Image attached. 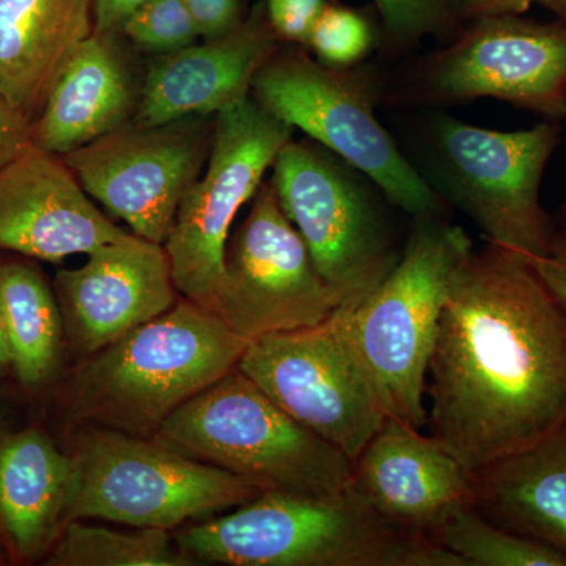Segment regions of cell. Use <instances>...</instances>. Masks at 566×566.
I'll list each match as a JSON object with an SVG mask.
<instances>
[{
  "label": "cell",
  "instance_id": "35",
  "mask_svg": "<svg viewBox=\"0 0 566 566\" xmlns=\"http://www.w3.org/2000/svg\"><path fill=\"white\" fill-rule=\"evenodd\" d=\"M13 375H11V357L9 340H7L6 322H3L2 303H0V386L11 389ZM14 394V392H13Z\"/></svg>",
  "mask_w": 566,
  "mask_h": 566
},
{
  "label": "cell",
  "instance_id": "12",
  "mask_svg": "<svg viewBox=\"0 0 566 566\" xmlns=\"http://www.w3.org/2000/svg\"><path fill=\"white\" fill-rule=\"evenodd\" d=\"M294 129L255 99L216 115L205 174L182 197L164 243L182 297L210 307L223 274V256L238 211L253 199Z\"/></svg>",
  "mask_w": 566,
  "mask_h": 566
},
{
  "label": "cell",
  "instance_id": "11",
  "mask_svg": "<svg viewBox=\"0 0 566 566\" xmlns=\"http://www.w3.org/2000/svg\"><path fill=\"white\" fill-rule=\"evenodd\" d=\"M237 368L352 463L386 423L354 349L348 308L315 326L253 338Z\"/></svg>",
  "mask_w": 566,
  "mask_h": 566
},
{
  "label": "cell",
  "instance_id": "24",
  "mask_svg": "<svg viewBox=\"0 0 566 566\" xmlns=\"http://www.w3.org/2000/svg\"><path fill=\"white\" fill-rule=\"evenodd\" d=\"M46 566H191L170 531L118 532L84 520L65 524L43 564Z\"/></svg>",
  "mask_w": 566,
  "mask_h": 566
},
{
  "label": "cell",
  "instance_id": "4",
  "mask_svg": "<svg viewBox=\"0 0 566 566\" xmlns=\"http://www.w3.org/2000/svg\"><path fill=\"white\" fill-rule=\"evenodd\" d=\"M196 564L465 566L430 538L392 526L349 483L327 495L263 491L234 512L174 534Z\"/></svg>",
  "mask_w": 566,
  "mask_h": 566
},
{
  "label": "cell",
  "instance_id": "2",
  "mask_svg": "<svg viewBox=\"0 0 566 566\" xmlns=\"http://www.w3.org/2000/svg\"><path fill=\"white\" fill-rule=\"evenodd\" d=\"M249 344L181 296L166 314L74 360L36 417L59 431L98 427L155 438L178 408L234 370Z\"/></svg>",
  "mask_w": 566,
  "mask_h": 566
},
{
  "label": "cell",
  "instance_id": "34",
  "mask_svg": "<svg viewBox=\"0 0 566 566\" xmlns=\"http://www.w3.org/2000/svg\"><path fill=\"white\" fill-rule=\"evenodd\" d=\"M528 260L542 281L546 283L547 289L566 305V253L556 252L545 259L528 256Z\"/></svg>",
  "mask_w": 566,
  "mask_h": 566
},
{
  "label": "cell",
  "instance_id": "32",
  "mask_svg": "<svg viewBox=\"0 0 566 566\" xmlns=\"http://www.w3.org/2000/svg\"><path fill=\"white\" fill-rule=\"evenodd\" d=\"M32 145V122L0 95V169Z\"/></svg>",
  "mask_w": 566,
  "mask_h": 566
},
{
  "label": "cell",
  "instance_id": "23",
  "mask_svg": "<svg viewBox=\"0 0 566 566\" xmlns=\"http://www.w3.org/2000/svg\"><path fill=\"white\" fill-rule=\"evenodd\" d=\"M0 303L11 357V389L40 409L65 370V329L54 286L33 259L0 256Z\"/></svg>",
  "mask_w": 566,
  "mask_h": 566
},
{
  "label": "cell",
  "instance_id": "21",
  "mask_svg": "<svg viewBox=\"0 0 566 566\" xmlns=\"http://www.w3.org/2000/svg\"><path fill=\"white\" fill-rule=\"evenodd\" d=\"M93 33V0H0V95L33 123L52 82Z\"/></svg>",
  "mask_w": 566,
  "mask_h": 566
},
{
  "label": "cell",
  "instance_id": "3",
  "mask_svg": "<svg viewBox=\"0 0 566 566\" xmlns=\"http://www.w3.org/2000/svg\"><path fill=\"white\" fill-rule=\"evenodd\" d=\"M394 134L417 174L447 205L468 216L488 243L535 259L553 255L556 219L539 202L560 122L495 132L439 109H406Z\"/></svg>",
  "mask_w": 566,
  "mask_h": 566
},
{
  "label": "cell",
  "instance_id": "17",
  "mask_svg": "<svg viewBox=\"0 0 566 566\" xmlns=\"http://www.w3.org/2000/svg\"><path fill=\"white\" fill-rule=\"evenodd\" d=\"M282 44L264 2L256 3L232 32L156 55L133 120L163 125L232 109L251 98L253 77Z\"/></svg>",
  "mask_w": 566,
  "mask_h": 566
},
{
  "label": "cell",
  "instance_id": "1",
  "mask_svg": "<svg viewBox=\"0 0 566 566\" xmlns=\"http://www.w3.org/2000/svg\"><path fill=\"white\" fill-rule=\"evenodd\" d=\"M428 371L430 433L474 475L566 422V305L528 256L474 249L450 285Z\"/></svg>",
  "mask_w": 566,
  "mask_h": 566
},
{
  "label": "cell",
  "instance_id": "10",
  "mask_svg": "<svg viewBox=\"0 0 566 566\" xmlns=\"http://www.w3.org/2000/svg\"><path fill=\"white\" fill-rule=\"evenodd\" d=\"M155 439L262 491L327 495L352 483V461L238 368L178 408Z\"/></svg>",
  "mask_w": 566,
  "mask_h": 566
},
{
  "label": "cell",
  "instance_id": "14",
  "mask_svg": "<svg viewBox=\"0 0 566 566\" xmlns=\"http://www.w3.org/2000/svg\"><path fill=\"white\" fill-rule=\"evenodd\" d=\"M335 308L337 300L315 270L273 185L262 182L248 218L227 243L221 285L207 311L253 340L315 326Z\"/></svg>",
  "mask_w": 566,
  "mask_h": 566
},
{
  "label": "cell",
  "instance_id": "30",
  "mask_svg": "<svg viewBox=\"0 0 566 566\" xmlns=\"http://www.w3.org/2000/svg\"><path fill=\"white\" fill-rule=\"evenodd\" d=\"M449 3L463 24L479 18L523 14L535 3L546 7L556 14L557 20L566 22V0H449Z\"/></svg>",
  "mask_w": 566,
  "mask_h": 566
},
{
  "label": "cell",
  "instance_id": "9",
  "mask_svg": "<svg viewBox=\"0 0 566 566\" xmlns=\"http://www.w3.org/2000/svg\"><path fill=\"white\" fill-rule=\"evenodd\" d=\"M482 98L565 120L566 22L521 14L479 18L438 50L398 69L386 66V109H441Z\"/></svg>",
  "mask_w": 566,
  "mask_h": 566
},
{
  "label": "cell",
  "instance_id": "28",
  "mask_svg": "<svg viewBox=\"0 0 566 566\" xmlns=\"http://www.w3.org/2000/svg\"><path fill=\"white\" fill-rule=\"evenodd\" d=\"M120 35L156 55L191 46L200 36L185 0H145L123 22Z\"/></svg>",
  "mask_w": 566,
  "mask_h": 566
},
{
  "label": "cell",
  "instance_id": "5",
  "mask_svg": "<svg viewBox=\"0 0 566 566\" xmlns=\"http://www.w3.org/2000/svg\"><path fill=\"white\" fill-rule=\"evenodd\" d=\"M386 65L333 69L283 43L253 77L251 96L293 129L353 164L411 219L449 218V205L417 174L379 122Z\"/></svg>",
  "mask_w": 566,
  "mask_h": 566
},
{
  "label": "cell",
  "instance_id": "16",
  "mask_svg": "<svg viewBox=\"0 0 566 566\" xmlns=\"http://www.w3.org/2000/svg\"><path fill=\"white\" fill-rule=\"evenodd\" d=\"M62 156L32 145L0 169V252L59 263L126 237Z\"/></svg>",
  "mask_w": 566,
  "mask_h": 566
},
{
  "label": "cell",
  "instance_id": "6",
  "mask_svg": "<svg viewBox=\"0 0 566 566\" xmlns=\"http://www.w3.org/2000/svg\"><path fill=\"white\" fill-rule=\"evenodd\" d=\"M70 460L65 521L102 520L174 532L263 493L243 476L155 438L98 427L52 433Z\"/></svg>",
  "mask_w": 566,
  "mask_h": 566
},
{
  "label": "cell",
  "instance_id": "36",
  "mask_svg": "<svg viewBox=\"0 0 566 566\" xmlns=\"http://www.w3.org/2000/svg\"><path fill=\"white\" fill-rule=\"evenodd\" d=\"M20 401V398L11 392L10 389L0 386V431L20 424L17 422V416H14V409H18L17 405Z\"/></svg>",
  "mask_w": 566,
  "mask_h": 566
},
{
  "label": "cell",
  "instance_id": "37",
  "mask_svg": "<svg viewBox=\"0 0 566 566\" xmlns=\"http://www.w3.org/2000/svg\"><path fill=\"white\" fill-rule=\"evenodd\" d=\"M556 219V245H554V252H565L566 253V200L565 203L562 205L560 211H558Z\"/></svg>",
  "mask_w": 566,
  "mask_h": 566
},
{
  "label": "cell",
  "instance_id": "26",
  "mask_svg": "<svg viewBox=\"0 0 566 566\" xmlns=\"http://www.w3.org/2000/svg\"><path fill=\"white\" fill-rule=\"evenodd\" d=\"M375 6L382 21L379 54L387 61L409 54L424 36L449 43L464 25L449 0H375Z\"/></svg>",
  "mask_w": 566,
  "mask_h": 566
},
{
  "label": "cell",
  "instance_id": "13",
  "mask_svg": "<svg viewBox=\"0 0 566 566\" xmlns=\"http://www.w3.org/2000/svg\"><path fill=\"white\" fill-rule=\"evenodd\" d=\"M214 122L202 115L163 125L129 120L62 158L109 214L164 245L182 197L207 166Z\"/></svg>",
  "mask_w": 566,
  "mask_h": 566
},
{
  "label": "cell",
  "instance_id": "33",
  "mask_svg": "<svg viewBox=\"0 0 566 566\" xmlns=\"http://www.w3.org/2000/svg\"><path fill=\"white\" fill-rule=\"evenodd\" d=\"M144 2L145 0H93V32L120 33L123 22Z\"/></svg>",
  "mask_w": 566,
  "mask_h": 566
},
{
  "label": "cell",
  "instance_id": "22",
  "mask_svg": "<svg viewBox=\"0 0 566 566\" xmlns=\"http://www.w3.org/2000/svg\"><path fill=\"white\" fill-rule=\"evenodd\" d=\"M475 506L506 531L566 557V422L542 441L474 474Z\"/></svg>",
  "mask_w": 566,
  "mask_h": 566
},
{
  "label": "cell",
  "instance_id": "8",
  "mask_svg": "<svg viewBox=\"0 0 566 566\" xmlns=\"http://www.w3.org/2000/svg\"><path fill=\"white\" fill-rule=\"evenodd\" d=\"M273 169L275 196L315 270L338 307L353 311L400 262V210L368 175L311 137L290 140Z\"/></svg>",
  "mask_w": 566,
  "mask_h": 566
},
{
  "label": "cell",
  "instance_id": "31",
  "mask_svg": "<svg viewBox=\"0 0 566 566\" xmlns=\"http://www.w3.org/2000/svg\"><path fill=\"white\" fill-rule=\"evenodd\" d=\"M203 40L226 35L244 21L240 0H185Z\"/></svg>",
  "mask_w": 566,
  "mask_h": 566
},
{
  "label": "cell",
  "instance_id": "27",
  "mask_svg": "<svg viewBox=\"0 0 566 566\" xmlns=\"http://www.w3.org/2000/svg\"><path fill=\"white\" fill-rule=\"evenodd\" d=\"M381 46V29L364 11L327 3L308 35L305 50L333 69H353Z\"/></svg>",
  "mask_w": 566,
  "mask_h": 566
},
{
  "label": "cell",
  "instance_id": "15",
  "mask_svg": "<svg viewBox=\"0 0 566 566\" xmlns=\"http://www.w3.org/2000/svg\"><path fill=\"white\" fill-rule=\"evenodd\" d=\"M52 286L73 360L166 314L181 297L164 245L134 233L99 245L76 270H59Z\"/></svg>",
  "mask_w": 566,
  "mask_h": 566
},
{
  "label": "cell",
  "instance_id": "18",
  "mask_svg": "<svg viewBox=\"0 0 566 566\" xmlns=\"http://www.w3.org/2000/svg\"><path fill=\"white\" fill-rule=\"evenodd\" d=\"M352 486L387 523L427 536L475 505V480L433 436L387 419L352 463Z\"/></svg>",
  "mask_w": 566,
  "mask_h": 566
},
{
  "label": "cell",
  "instance_id": "29",
  "mask_svg": "<svg viewBox=\"0 0 566 566\" xmlns=\"http://www.w3.org/2000/svg\"><path fill=\"white\" fill-rule=\"evenodd\" d=\"M327 0H264L268 18L282 43L305 46Z\"/></svg>",
  "mask_w": 566,
  "mask_h": 566
},
{
  "label": "cell",
  "instance_id": "20",
  "mask_svg": "<svg viewBox=\"0 0 566 566\" xmlns=\"http://www.w3.org/2000/svg\"><path fill=\"white\" fill-rule=\"evenodd\" d=\"M70 460L33 417L0 431V565L43 564L65 527Z\"/></svg>",
  "mask_w": 566,
  "mask_h": 566
},
{
  "label": "cell",
  "instance_id": "7",
  "mask_svg": "<svg viewBox=\"0 0 566 566\" xmlns=\"http://www.w3.org/2000/svg\"><path fill=\"white\" fill-rule=\"evenodd\" d=\"M474 251L449 218L411 219L400 262L349 311L354 349L387 419L427 424L423 395L439 319L458 268Z\"/></svg>",
  "mask_w": 566,
  "mask_h": 566
},
{
  "label": "cell",
  "instance_id": "19",
  "mask_svg": "<svg viewBox=\"0 0 566 566\" xmlns=\"http://www.w3.org/2000/svg\"><path fill=\"white\" fill-rule=\"evenodd\" d=\"M120 39L93 32L63 63L32 123L35 147L65 156L133 120L142 84Z\"/></svg>",
  "mask_w": 566,
  "mask_h": 566
},
{
  "label": "cell",
  "instance_id": "25",
  "mask_svg": "<svg viewBox=\"0 0 566 566\" xmlns=\"http://www.w3.org/2000/svg\"><path fill=\"white\" fill-rule=\"evenodd\" d=\"M430 539L465 566H566V557L553 546L497 526L475 505L452 513Z\"/></svg>",
  "mask_w": 566,
  "mask_h": 566
}]
</instances>
